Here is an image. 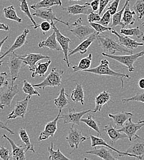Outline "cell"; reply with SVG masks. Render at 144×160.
<instances>
[{"label":"cell","mask_w":144,"mask_h":160,"mask_svg":"<svg viewBox=\"0 0 144 160\" xmlns=\"http://www.w3.org/2000/svg\"><path fill=\"white\" fill-rule=\"evenodd\" d=\"M96 40H97L100 47L102 49L103 52L105 54L112 55H114L117 52L127 54H133V51L128 49L122 46L113 38L110 36L106 35H98Z\"/></svg>","instance_id":"cell-1"},{"label":"cell","mask_w":144,"mask_h":160,"mask_svg":"<svg viewBox=\"0 0 144 160\" xmlns=\"http://www.w3.org/2000/svg\"><path fill=\"white\" fill-rule=\"evenodd\" d=\"M84 72L93 73V74L97 75H101V76L104 75V76H110V77L118 78L120 80H121V82H122V89L123 88V78H126L128 79L131 78V77L127 74L118 73V72H115L113 70H112L109 67L108 60H107L105 59H103L101 60L100 64L97 67L87 69V70H84Z\"/></svg>","instance_id":"cell-2"},{"label":"cell","mask_w":144,"mask_h":160,"mask_svg":"<svg viewBox=\"0 0 144 160\" xmlns=\"http://www.w3.org/2000/svg\"><path fill=\"white\" fill-rule=\"evenodd\" d=\"M64 72L57 68H52L46 78L40 83L33 84L35 88L44 90L47 87L59 86L62 84V75Z\"/></svg>","instance_id":"cell-3"},{"label":"cell","mask_w":144,"mask_h":160,"mask_svg":"<svg viewBox=\"0 0 144 160\" xmlns=\"http://www.w3.org/2000/svg\"><path fill=\"white\" fill-rule=\"evenodd\" d=\"M102 55L105 57L108 58L117 62H118L119 63L123 64L125 67H126L129 72H133L135 70L134 67V63L139 58L144 56V50L134 54H131L123 55V56H115V55H112V54H107L102 52Z\"/></svg>","instance_id":"cell-4"},{"label":"cell","mask_w":144,"mask_h":160,"mask_svg":"<svg viewBox=\"0 0 144 160\" xmlns=\"http://www.w3.org/2000/svg\"><path fill=\"white\" fill-rule=\"evenodd\" d=\"M82 22V18H80L68 28V30L80 40H83L96 32L91 25H83Z\"/></svg>","instance_id":"cell-5"},{"label":"cell","mask_w":144,"mask_h":160,"mask_svg":"<svg viewBox=\"0 0 144 160\" xmlns=\"http://www.w3.org/2000/svg\"><path fill=\"white\" fill-rule=\"evenodd\" d=\"M51 23L52 25V29L53 30V31L56 32L57 40L59 45L61 46L62 51L63 52V54H64L63 60L66 62L67 67H70V63L69 62L68 54H69V52L72 51L70 49V43L72 42V41L68 37H65L63 35H62L60 30L56 27V23L54 22V21H51Z\"/></svg>","instance_id":"cell-6"},{"label":"cell","mask_w":144,"mask_h":160,"mask_svg":"<svg viewBox=\"0 0 144 160\" xmlns=\"http://www.w3.org/2000/svg\"><path fill=\"white\" fill-rule=\"evenodd\" d=\"M23 60L21 59L19 55L14 52L9 54V58L7 63L5 65H7L11 77V85H14V82L19 78V73Z\"/></svg>","instance_id":"cell-7"},{"label":"cell","mask_w":144,"mask_h":160,"mask_svg":"<svg viewBox=\"0 0 144 160\" xmlns=\"http://www.w3.org/2000/svg\"><path fill=\"white\" fill-rule=\"evenodd\" d=\"M144 126V120H139L137 122H134L132 121V117L127 120L124 123L123 126L118 129L121 132L126 134L129 141H132L133 139L139 138L137 132Z\"/></svg>","instance_id":"cell-8"},{"label":"cell","mask_w":144,"mask_h":160,"mask_svg":"<svg viewBox=\"0 0 144 160\" xmlns=\"http://www.w3.org/2000/svg\"><path fill=\"white\" fill-rule=\"evenodd\" d=\"M74 126L75 124H73L68 131L66 140L72 148L78 149L80 144L87 140V138L83 136L82 131L75 128Z\"/></svg>","instance_id":"cell-9"},{"label":"cell","mask_w":144,"mask_h":160,"mask_svg":"<svg viewBox=\"0 0 144 160\" xmlns=\"http://www.w3.org/2000/svg\"><path fill=\"white\" fill-rule=\"evenodd\" d=\"M18 84L8 86L0 91V103L3 106L11 107L14 97L19 93Z\"/></svg>","instance_id":"cell-10"},{"label":"cell","mask_w":144,"mask_h":160,"mask_svg":"<svg viewBox=\"0 0 144 160\" xmlns=\"http://www.w3.org/2000/svg\"><path fill=\"white\" fill-rule=\"evenodd\" d=\"M89 112H92V110H83L77 112L75 109H70L68 113L61 115L60 119L63 120V122L65 124L72 123V124L80 126V122H82L81 120L82 117Z\"/></svg>","instance_id":"cell-11"},{"label":"cell","mask_w":144,"mask_h":160,"mask_svg":"<svg viewBox=\"0 0 144 160\" xmlns=\"http://www.w3.org/2000/svg\"><path fill=\"white\" fill-rule=\"evenodd\" d=\"M62 110H59V112L56 118L52 121L48 122L44 126V130L41 132L39 136V141L47 140L49 138L54 137L56 132L57 130V122L60 120L61 116Z\"/></svg>","instance_id":"cell-12"},{"label":"cell","mask_w":144,"mask_h":160,"mask_svg":"<svg viewBox=\"0 0 144 160\" xmlns=\"http://www.w3.org/2000/svg\"><path fill=\"white\" fill-rule=\"evenodd\" d=\"M29 99H30V98L28 96L24 99L17 102L16 103V105L14 109L12 110V111L8 115L7 119V120L16 119L19 117L23 118L27 113Z\"/></svg>","instance_id":"cell-13"},{"label":"cell","mask_w":144,"mask_h":160,"mask_svg":"<svg viewBox=\"0 0 144 160\" xmlns=\"http://www.w3.org/2000/svg\"><path fill=\"white\" fill-rule=\"evenodd\" d=\"M19 56L23 60V63L29 67V70L31 72L35 71L37 64L40 60L45 59H50L49 56H44L41 53H29L26 55Z\"/></svg>","instance_id":"cell-14"},{"label":"cell","mask_w":144,"mask_h":160,"mask_svg":"<svg viewBox=\"0 0 144 160\" xmlns=\"http://www.w3.org/2000/svg\"><path fill=\"white\" fill-rule=\"evenodd\" d=\"M33 16H36L39 18L41 19L47 21H56L58 22H61L63 24L70 27V23L68 22H65L57 18L56 16V14L52 11V9L51 8H42L35 10V12L33 14Z\"/></svg>","instance_id":"cell-15"},{"label":"cell","mask_w":144,"mask_h":160,"mask_svg":"<svg viewBox=\"0 0 144 160\" xmlns=\"http://www.w3.org/2000/svg\"><path fill=\"white\" fill-rule=\"evenodd\" d=\"M126 152L136 155L139 160H142L144 157V139L139 137L133 139Z\"/></svg>","instance_id":"cell-16"},{"label":"cell","mask_w":144,"mask_h":160,"mask_svg":"<svg viewBox=\"0 0 144 160\" xmlns=\"http://www.w3.org/2000/svg\"><path fill=\"white\" fill-rule=\"evenodd\" d=\"M2 138H4L8 140L12 147L11 152V159L16 160H25V153L27 152L26 146L17 145L15 142L11 138L7 137L6 134H2Z\"/></svg>","instance_id":"cell-17"},{"label":"cell","mask_w":144,"mask_h":160,"mask_svg":"<svg viewBox=\"0 0 144 160\" xmlns=\"http://www.w3.org/2000/svg\"><path fill=\"white\" fill-rule=\"evenodd\" d=\"M111 32L112 34H114L117 37H118V41H119L118 42L122 46L128 49L134 51L136 49H137L138 47L144 46V44L143 42H137L136 40H133V39L128 37V36H126V35L122 36L120 34H119L114 29H112L111 30Z\"/></svg>","instance_id":"cell-18"},{"label":"cell","mask_w":144,"mask_h":160,"mask_svg":"<svg viewBox=\"0 0 144 160\" xmlns=\"http://www.w3.org/2000/svg\"><path fill=\"white\" fill-rule=\"evenodd\" d=\"M63 10L67 11L68 14L76 16V15H88L91 12H92V9L91 7L90 3L86 2L83 5L80 4H74L72 6H67V8H64L62 9Z\"/></svg>","instance_id":"cell-19"},{"label":"cell","mask_w":144,"mask_h":160,"mask_svg":"<svg viewBox=\"0 0 144 160\" xmlns=\"http://www.w3.org/2000/svg\"><path fill=\"white\" fill-rule=\"evenodd\" d=\"M90 139L91 141V147L93 148H96V147L97 146H103V147H106L111 150H112L113 151L115 152L116 153H117L118 154L119 157H133V158H136L137 159V157L136 155L130 154L129 153H127L126 152H120L118 150L115 148L114 147H113L112 145H110L109 144H108L105 140L103 139L102 138H101L99 137H96L92 135H90Z\"/></svg>","instance_id":"cell-20"},{"label":"cell","mask_w":144,"mask_h":160,"mask_svg":"<svg viewBox=\"0 0 144 160\" xmlns=\"http://www.w3.org/2000/svg\"><path fill=\"white\" fill-rule=\"evenodd\" d=\"M98 35L99 34L97 32H95L94 33L87 37V38L82 41L76 48H75L73 50H72L69 52V57L77 53H80L81 54H84L86 53L88 48L90 47L92 43L96 40Z\"/></svg>","instance_id":"cell-21"},{"label":"cell","mask_w":144,"mask_h":160,"mask_svg":"<svg viewBox=\"0 0 144 160\" xmlns=\"http://www.w3.org/2000/svg\"><path fill=\"white\" fill-rule=\"evenodd\" d=\"M29 32H30V30L28 28H25L23 31L22 33L16 38L15 41L14 42L12 45L9 48V49L7 51H6L0 57V60L3 59L4 58H5L6 56L10 54L11 53L14 52L15 50H16L19 48H21L22 46H23L27 42V35L29 33Z\"/></svg>","instance_id":"cell-22"},{"label":"cell","mask_w":144,"mask_h":160,"mask_svg":"<svg viewBox=\"0 0 144 160\" xmlns=\"http://www.w3.org/2000/svg\"><path fill=\"white\" fill-rule=\"evenodd\" d=\"M103 131L106 132L109 138L111 140L112 144L120 139H124L127 138V136L123 132H121L117 129L116 127H113L111 123L106 125L103 129Z\"/></svg>","instance_id":"cell-23"},{"label":"cell","mask_w":144,"mask_h":160,"mask_svg":"<svg viewBox=\"0 0 144 160\" xmlns=\"http://www.w3.org/2000/svg\"><path fill=\"white\" fill-rule=\"evenodd\" d=\"M38 48H47L51 50H55L57 51H62L61 46L57 41L56 32L54 31L53 33L49 35L46 40L41 41L38 43Z\"/></svg>","instance_id":"cell-24"},{"label":"cell","mask_w":144,"mask_h":160,"mask_svg":"<svg viewBox=\"0 0 144 160\" xmlns=\"http://www.w3.org/2000/svg\"><path fill=\"white\" fill-rule=\"evenodd\" d=\"M112 151H113V150L111 149L108 150V149L104 148L103 146H102V147H101L100 148H94V150L87 151L85 153H87V154H91V155L97 156L103 160H117V158H115L113 156V155L112 153Z\"/></svg>","instance_id":"cell-25"},{"label":"cell","mask_w":144,"mask_h":160,"mask_svg":"<svg viewBox=\"0 0 144 160\" xmlns=\"http://www.w3.org/2000/svg\"><path fill=\"white\" fill-rule=\"evenodd\" d=\"M132 116L133 114L132 113L126 112H121L117 114H108V117L113 120L116 128H122L124 123Z\"/></svg>","instance_id":"cell-26"},{"label":"cell","mask_w":144,"mask_h":160,"mask_svg":"<svg viewBox=\"0 0 144 160\" xmlns=\"http://www.w3.org/2000/svg\"><path fill=\"white\" fill-rule=\"evenodd\" d=\"M111 99V94L107 91H102L99 94H98L95 99L96 106L94 110H92V113H96L97 112H101L103 106L108 103Z\"/></svg>","instance_id":"cell-27"},{"label":"cell","mask_w":144,"mask_h":160,"mask_svg":"<svg viewBox=\"0 0 144 160\" xmlns=\"http://www.w3.org/2000/svg\"><path fill=\"white\" fill-rule=\"evenodd\" d=\"M61 0H40L38 2L32 5L30 8L33 10H37L42 8H49L54 6H62Z\"/></svg>","instance_id":"cell-28"},{"label":"cell","mask_w":144,"mask_h":160,"mask_svg":"<svg viewBox=\"0 0 144 160\" xmlns=\"http://www.w3.org/2000/svg\"><path fill=\"white\" fill-rule=\"evenodd\" d=\"M70 98L74 102H80L82 105H84V93L82 85L77 84L75 88L71 93Z\"/></svg>","instance_id":"cell-29"},{"label":"cell","mask_w":144,"mask_h":160,"mask_svg":"<svg viewBox=\"0 0 144 160\" xmlns=\"http://www.w3.org/2000/svg\"><path fill=\"white\" fill-rule=\"evenodd\" d=\"M67 96L68 94L65 92V88H62L59 96L56 99H54V105L59 110H62L63 108L66 107L67 105L70 103L69 100L67 99Z\"/></svg>","instance_id":"cell-30"},{"label":"cell","mask_w":144,"mask_h":160,"mask_svg":"<svg viewBox=\"0 0 144 160\" xmlns=\"http://www.w3.org/2000/svg\"><path fill=\"white\" fill-rule=\"evenodd\" d=\"M135 15H136L135 11L131 10L130 4L129 2L124 9L122 17V22L126 27L127 25H132L135 23Z\"/></svg>","instance_id":"cell-31"},{"label":"cell","mask_w":144,"mask_h":160,"mask_svg":"<svg viewBox=\"0 0 144 160\" xmlns=\"http://www.w3.org/2000/svg\"><path fill=\"white\" fill-rule=\"evenodd\" d=\"M92 60V55L91 53H89L88 56L82 58L80 61L78 65H73L72 67V69L74 72H84V70L89 69L91 65Z\"/></svg>","instance_id":"cell-32"},{"label":"cell","mask_w":144,"mask_h":160,"mask_svg":"<svg viewBox=\"0 0 144 160\" xmlns=\"http://www.w3.org/2000/svg\"><path fill=\"white\" fill-rule=\"evenodd\" d=\"M129 1H130V0H126L125 4H124L123 8L121 10L117 11L115 14H113L112 16H113L112 17V25L110 26L112 28H114L118 25L122 26V28L126 27V25L122 22V17H123L124 9H125L126 6L127 5V4L129 2Z\"/></svg>","instance_id":"cell-33"},{"label":"cell","mask_w":144,"mask_h":160,"mask_svg":"<svg viewBox=\"0 0 144 160\" xmlns=\"http://www.w3.org/2000/svg\"><path fill=\"white\" fill-rule=\"evenodd\" d=\"M3 12L6 19L15 21L19 23H21L22 22V19L17 16L16 8L14 6L12 5L4 8L3 9Z\"/></svg>","instance_id":"cell-34"},{"label":"cell","mask_w":144,"mask_h":160,"mask_svg":"<svg viewBox=\"0 0 144 160\" xmlns=\"http://www.w3.org/2000/svg\"><path fill=\"white\" fill-rule=\"evenodd\" d=\"M51 63V60H47L44 63L38 62L35 71L33 72V73L32 74V77L35 78L37 75H38L40 77H44L46 73V72H47Z\"/></svg>","instance_id":"cell-35"},{"label":"cell","mask_w":144,"mask_h":160,"mask_svg":"<svg viewBox=\"0 0 144 160\" xmlns=\"http://www.w3.org/2000/svg\"><path fill=\"white\" fill-rule=\"evenodd\" d=\"M20 1V9L21 11H22V12L23 14H25L30 20H31L32 25H30L31 27L34 28V29H37L38 28H39V25L37 24V23L36 22V21L34 20L33 18V15H32L30 11V9H29V6L27 2V0H19Z\"/></svg>","instance_id":"cell-36"},{"label":"cell","mask_w":144,"mask_h":160,"mask_svg":"<svg viewBox=\"0 0 144 160\" xmlns=\"http://www.w3.org/2000/svg\"><path fill=\"white\" fill-rule=\"evenodd\" d=\"M120 34L128 37H134L138 38H142L144 35V32L142 31L139 27H136L132 28H122L120 30Z\"/></svg>","instance_id":"cell-37"},{"label":"cell","mask_w":144,"mask_h":160,"mask_svg":"<svg viewBox=\"0 0 144 160\" xmlns=\"http://www.w3.org/2000/svg\"><path fill=\"white\" fill-rule=\"evenodd\" d=\"M19 137L21 138V140L22 141L23 143H24L25 145L26 146L27 151L30 150V151H32L33 153H35V151L34 148H33V145L30 142L29 136H28L26 129H24V128L19 129Z\"/></svg>","instance_id":"cell-38"},{"label":"cell","mask_w":144,"mask_h":160,"mask_svg":"<svg viewBox=\"0 0 144 160\" xmlns=\"http://www.w3.org/2000/svg\"><path fill=\"white\" fill-rule=\"evenodd\" d=\"M47 151L49 153L48 157V159L50 160H70L68 157H65L62 152H61L60 149L58 148L57 150H54L53 148V143H51V147L47 148Z\"/></svg>","instance_id":"cell-39"},{"label":"cell","mask_w":144,"mask_h":160,"mask_svg":"<svg viewBox=\"0 0 144 160\" xmlns=\"http://www.w3.org/2000/svg\"><path fill=\"white\" fill-rule=\"evenodd\" d=\"M81 121L85 123L89 128H90L92 129H93L94 131H95L97 133V135L99 136H101V133L100 129H99V126L94 117L89 115H88V117L86 118H82Z\"/></svg>","instance_id":"cell-40"},{"label":"cell","mask_w":144,"mask_h":160,"mask_svg":"<svg viewBox=\"0 0 144 160\" xmlns=\"http://www.w3.org/2000/svg\"><path fill=\"white\" fill-rule=\"evenodd\" d=\"M35 87L33 85H32L30 82H29L27 80H24L23 81V87H22V91L24 93L28 94L30 99L35 96L37 95L38 96H40V94L38 92V91L35 90Z\"/></svg>","instance_id":"cell-41"},{"label":"cell","mask_w":144,"mask_h":160,"mask_svg":"<svg viewBox=\"0 0 144 160\" xmlns=\"http://www.w3.org/2000/svg\"><path fill=\"white\" fill-rule=\"evenodd\" d=\"M138 20H141L144 16V0H137L133 6Z\"/></svg>","instance_id":"cell-42"},{"label":"cell","mask_w":144,"mask_h":160,"mask_svg":"<svg viewBox=\"0 0 144 160\" xmlns=\"http://www.w3.org/2000/svg\"><path fill=\"white\" fill-rule=\"evenodd\" d=\"M90 25L99 34V33H103V32H105L111 31L113 29V28H112L111 27L103 26L102 24L99 23V22L98 23L91 22Z\"/></svg>","instance_id":"cell-43"},{"label":"cell","mask_w":144,"mask_h":160,"mask_svg":"<svg viewBox=\"0 0 144 160\" xmlns=\"http://www.w3.org/2000/svg\"><path fill=\"white\" fill-rule=\"evenodd\" d=\"M131 101H136V102H140L144 103V91L138 92L134 96H132L131 98L122 99L123 103H125L126 102H131Z\"/></svg>","instance_id":"cell-44"},{"label":"cell","mask_w":144,"mask_h":160,"mask_svg":"<svg viewBox=\"0 0 144 160\" xmlns=\"http://www.w3.org/2000/svg\"><path fill=\"white\" fill-rule=\"evenodd\" d=\"M0 158L2 160L11 159V153L9 149L4 146L0 147Z\"/></svg>","instance_id":"cell-45"},{"label":"cell","mask_w":144,"mask_h":160,"mask_svg":"<svg viewBox=\"0 0 144 160\" xmlns=\"http://www.w3.org/2000/svg\"><path fill=\"white\" fill-rule=\"evenodd\" d=\"M120 1L121 0H113V1L106 9V11H108L112 16L115 14L118 11V8Z\"/></svg>","instance_id":"cell-46"},{"label":"cell","mask_w":144,"mask_h":160,"mask_svg":"<svg viewBox=\"0 0 144 160\" xmlns=\"http://www.w3.org/2000/svg\"><path fill=\"white\" fill-rule=\"evenodd\" d=\"M111 18H112V15L110 13V12L108 11H105L102 17L101 18V19L99 20L98 22L99 23L102 24L103 26L108 27V25H109V23L111 21Z\"/></svg>","instance_id":"cell-47"},{"label":"cell","mask_w":144,"mask_h":160,"mask_svg":"<svg viewBox=\"0 0 144 160\" xmlns=\"http://www.w3.org/2000/svg\"><path fill=\"white\" fill-rule=\"evenodd\" d=\"M7 73L5 72H0V89L9 86V81L7 79Z\"/></svg>","instance_id":"cell-48"},{"label":"cell","mask_w":144,"mask_h":160,"mask_svg":"<svg viewBox=\"0 0 144 160\" xmlns=\"http://www.w3.org/2000/svg\"><path fill=\"white\" fill-rule=\"evenodd\" d=\"M39 27L41 28L42 32V34L45 35L47 32H48L52 28V25H51V22H49L47 20H45L41 22V23L39 25Z\"/></svg>","instance_id":"cell-49"},{"label":"cell","mask_w":144,"mask_h":160,"mask_svg":"<svg viewBox=\"0 0 144 160\" xmlns=\"http://www.w3.org/2000/svg\"><path fill=\"white\" fill-rule=\"evenodd\" d=\"M101 19V15L99 14L93 12V11L87 15V21L89 23L94 22H98Z\"/></svg>","instance_id":"cell-50"},{"label":"cell","mask_w":144,"mask_h":160,"mask_svg":"<svg viewBox=\"0 0 144 160\" xmlns=\"http://www.w3.org/2000/svg\"><path fill=\"white\" fill-rule=\"evenodd\" d=\"M113 0H100V6L99 9V14L101 15L103 12V11L108 4V3Z\"/></svg>","instance_id":"cell-51"},{"label":"cell","mask_w":144,"mask_h":160,"mask_svg":"<svg viewBox=\"0 0 144 160\" xmlns=\"http://www.w3.org/2000/svg\"><path fill=\"white\" fill-rule=\"evenodd\" d=\"M90 5L93 11H97L99 9L100 0H93L90 2Z\"/></svg>","instance_id":"cell-52"},{"label":"cell","mask_w":144,"mask_h":160,"mask_svg":"<svg viewBox=\"0 0 144 160\" xmlns=\"http://www.w3.org/2000/svg\"><path fill=\"white\" fill-rule=\"evenodd\" d=\"M0 128L6 130V131L9 132L11 134H14V132L13 131H12L11 129H10L9 128H7V126L1 121H0Z\"/></svg>","instance_id":"cell-53"},{"label":"cell","mask_w":144,"mask_h":160,"mask_svg":"<svg viewBox=\"0 0 144 160\" xmlns=\"http://www.w3.org/2000/svg\"><path fill=\"white\" fill-rule=\"evenodd\" d=\"M0 30L9 31V27L6 24H4L3 23L0 22Z\"/></svg>","instance_id":"cell-54"},{"label":"cell","mask_w":144,"mask_h":160,"mask_svg":"<svg viewBox=\"0 0 144 160\" xmlns=\"http://www.w3.org/2000/svg\"><path fill=\"white\" fill-rule=\"evenodd\" d=\"M138 87L140 89L144 90V78H141V79L139 80V81H138Z\"/></svg>","instance_id":"cell-55"},{"label":"cell","mask_w":144,"mask_h":160,"mask_svg":"<svg viewBox=\"0 0 144 160\" xmlns=\"http://www.w3.org/2000/svg\"><path fill=\"white\" fill-rule=\"evenodd\" d=\"M8 39V36H6L3 40L0 41V52H1V48H2V46L3 45V44L6 41V40Z\"/></svg>","instance_id":"cell-56"},{"label":"cell","mask_w":144,"mask_h":160,"mask_svg":"<svg viewBox=\"0 0 144 160\" xmlns=\"http://www.w3.org/2000/svg\"><path fill=\"white\" fill-rule=\"evenodd\" d=\"M4 65V61L0 60V66H2Z\"/></svg>","instance_id":"cell-57"},{"label":"cell","mask_w":144,"mask_h":160,"mask_svg":"<svg viewBox=\"0 0 144 160\" xmlns=\"http://www.w3.org/2000/svg\"><path fill=\"white\" fill-rule=\"evenodd\" d=\"M4 106H3V105H1V103H0V109H1V110H2V109H3V108H4Z\"/></svg>","instance_id":"cell-58"},{"label":"cell","mask_w":144,"mask_h":160,"mask_svg":"<svg viewBox=\"0 0 144 160\" xmlns=\"http://www.w3.org/2000/svg\"><path fill=\"white\" fill-rule=\"evenodd\" d=\"M142 25V27H144V21L142 22V25Z\"/></svg>","instance_id":"cell-59"},{"label":"cell","mask_w":144,"mask_h":160,"mask_svg":"<svg viewBox=\"0 0 144 160\" xmlns=\"http://www.w3.org/2000/svg\"><path fill=\"white\" fill-rule=\"evenodd\" d=\"M68 1H82V0H68Z\"/></svg>","instance_id":"cell-60"},{"label":"cell","mask_w":144,"mask_h":160,"mask_svg":"<svg viewBox=\"0 0 144 160\" xmlns=\"http://www.w3.org/2000/svg\"><path fill=\"white\" fill-rule=\"evenodd\" d=\"M142 41L143 42H144V35L142 37Z\"/></svg>","instance_id":"cell-61"},{"label":"cell","mask_w":144,"mask_h":160,"mask_svg":"<svg viewBox=\"0 0 144 160\" xmlns=\"http://www.w3.org/2000/svg\"><path fill=\"white\" fill-rule=\"evenodd\" d=\"M4 1H7V0H4Z\"/></svg>","instance_id":"cell-62"}]
</instances>
